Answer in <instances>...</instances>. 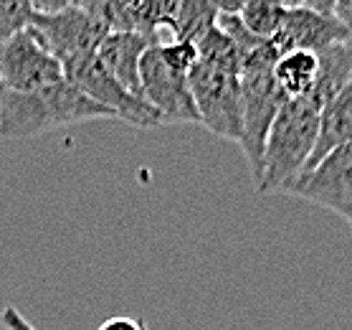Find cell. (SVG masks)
I'll return each mask as SVG.
<instances>
[{
  "instance_id": "obj_13",
  "label": "cell",
  "mask_w": 352,
  "mask_h": 330,
  "mask_svg": "<svg viewBox=\"0 0 352 330\" xmlns=\"http://www.w3.org/2000/svg\"><path fill=\"white\" fill-rule=\"evenodd\" d=\"M350 76H352L350 41L317 51V79H314V87H312V92L307 94V99L314 102V105L322 110V107L327 105V102H332L340 92L352 87Z\"/></svg>"
},
{
  "instance_id": "obj_6",
  "label": "cell",
  "mask_w": 352,
  "mask_h": 330,
  "mask_svg": "<svg viewBox=\"0 0 352 330\" xmlns=\"http://www.w3.org/2000/svg\"><path fill=\"white\" fill-rule=\"evenodd\" d=\"M61 79H64V72L58 59L48 54L31 28L0 43V89L33 92Z\"/></svg>"
},
{
  "instance_id": "obj_1",
  "label": "cell",
  "mask_w": 352,
  "mask_h": 330,
  "mask_svg": "<svg viewBox=\"0 0 352 330\" xmlns=\"http://www.w3.org/2000/svg\"><path fill=\"white\" fill-rule=\"evenodd\" d=\"M107 117L112 120L114 114L66 79L33 92L0 89V137L8 140L36 137L48 130Z\"/></svg>"
},
{
  "instance_id": "obj_2",
  "label": "cell",
  "mask_w": 352,
  "mask_h": 330,
  "mask_svg": "<svg viewBox=\"0 0 352 330\" xmlns=\"http://www.w3.org/2000/svg\"><path fill=\"white\" fill-rule=\"evenodd\" d=\"M320 107L302 99H284L274 117L261 155V194H287L289 185L305 173L317 137Z\"/></svg>"
},
{
  "instance_id": "obj_12",
  "label": "cell",
  "mask_w": 352,
  "mask_h": 330,
  "mask_svg": "<svg viewBox=\"0 0 352 330\" xmlns=\"http://www.w3.org/2000/svg\"><path fill=\"white\" fill-rule=\"evenodd\" d=\"M350 137H352V87H347L332 102H327L320 110L317 137H314V147L305 165V173L309 168H314L324 155H329L337 147L347 145Z\"/></svg>"
},
{
  "instance_id": "obj_7",
  "label": "cell",
  "mask_w": 352,
  "mask_h": 330,
  "mask_svg": "<svg viewBox=\"0 0 352 330\" xmlns=\"http://www.w3.org/2000/svg\"><path fill=\"white\" fill-rule=\"evenodd\" d=\"M289 196L329 209L352 221V145L337 147L289 185Z\"/></svg>"
},
{
  "instance_id": "obj_18",
  "label": "cell",
  "mask_w": 352,
  "mask_h": 330,
  "mask_svg": "<svg viewBox=\"0 0 352 330\" xmlns=\"http://www.w3.org/2000/svg\"><path fill=\"white\" fill-rule=\"evenodd\" d=\"M177 3L180 0H142L132 18V28L144 36H157L162 28H173L177 16Z\"/></svg>"
},
{
  "instance_id": "obj_4",
  "label": "cell",
  "mask_w": 352,
  "mask_h": 330,
  "mask_svg": "<svg viewBox=\"0 0 352 330\" xmlns=\"http://www.w3.org/2000/svg\"><path fill=\"white\" fill-rule=\"evenodd\" d=\"M192 107L198 114V125L223 137L241 140V84L236 74L221 72L208 64H195L188 74Z\"/></svg>"
},
{
  "instance_id": "obj_9",
  "label": "cell",
  "mask_w": 352,
  "mask_h": 330,
  "mask_svg": "<svg viewBox=\"0 0 352 330\" xmlns=\"http://www.w3.org/2000/svg\"><path fill=\"white\" fill-rule=\"evenodd\" d=\"M28 28L58 61L96 51L102 39L109 33L94 16H89L87 10L76 8L72 3L56 13H33Z\"/></svg>"
},
{
  "instance_id": "obj_5",
  "label": "cell",
  "mask_w": 352,
  "mask_h": 330,
  "mask_svg": "<svg viewBox=\"0 0 352 330\" xmlns=\"http://www.w3.org/2000/svg\"><path fill=\"white\" fill-rule=\"evenodd\" d=\"M241 140L243 155L248 161L254 181H261V155H264V143L269 135L274 117L279 112L284 94L279 92L272 72H251L241 74Z\"/></svg>"
},
{
  "instance_id": "obj_21",
  "label": "cell",
  "mask_w": 352,
  "mask_h": 330,
  "mask_svg": "<svg viewBox=\"0 0 352 330\" xmlns=\"http://www.w3.org/2000/svg\"><path fill=\"white\" fill-rule=\"evenodd\" d=\"M248 3H258V0H213L218 13H231V16H239L241 8H246ZM266 3H276V6H284V8L299 6V0H266Z\"/></svg>"
},
{
  "instance_id": "obj_19",
  "label": "cell",
  "mask_w": 352,
  "mask_h": 330,
  "mask_svg": "<svg viewBox=\"0 0 352 330\" xmlns=\"http://www.w3.org/2000/svg\"><path fill=\"white\" fill-rule=\"evenodd\" d=\"M31 0H0V43L31 25Z\"/></svg>"
},
{
  "instance_id": "obj_3",
  "label": "cell",
  "mask_w": 352,
  "mask_h": 330,
  "mask_svg": "<svg viewBox=\"0 0 352 330\" xmlns=\"http://www.w3.org/2000/svg\"><path fill=\"white\" fill-rule=\"evenodd\" d=\"M58 64H61L66 81H72L74 87L81 89L87 97L94 99L96 105L107 107L117 120H124L135 127H157V125H162L160 114L155 112L144 99L129 94L127 89H122L112 79V74L107 72L102 61L96 59V51L76 54V56H69Z\"/></svg>"
},
{
  "instance_id": "obj_15",
  "label": "cell",
  "mask_w": 352,
  "mask_h": 330,
  "mask_svg": "<svg viewBox=\"0 0 352 330\" xmlns=\"http://www.w3.org/2000/svg\"><path fill=\"white\" fill-rule=\"evenodd\" d=\"M216 18L218 10L213 6V0H180L175 23H173L170 33H173V39L195 43L208 28L216 25Z\"/></svg>"
},
{
  "instance_id": "obj_8",
  "label": "cell",
  "mask_w": 352,
  "mask_h": 330,
  "mask_svg": "<svg viewBox=\"0 0 352 330\" xmlns=\"http://www.w3.org/2000/svg\"><path fill=\"white\" fill-rule=\"evenodd\" d=\"M160 36L144 49L140 59V92L142 99L160 114L162 125H175V122H195L198 114L192 107L190 89H188V76L173 72L165 66L157 51Z\"/></svg>"
},
{
  "instance_id": "obj_17",
  "label": "cell",
  "mask_w": 352,
  "mask_h": 330,
  "mask_svg": "<svg viewBox=\"0 0 352 330\" xmlns=\"http://www.w3.org/2000/svg\"><path fill=\"white\" fill-rule=\"evenodd\" d=\"M284 16H287V8H284V6L258 0V3H248L246 8H241L239 21L243 23V28H246L251 36L272 41L274 36L279 33L281 23H284Z\"/></svg>"
},
{
  "instance_id": "obj_16",
  "label": "cell",
  "mask_w": 352,
  "mask_h": 330,
  "mask_svg": "<svg viewBox=\"0 0 352 330\" xmlns=\"http://www.w3.org/2000/svg\"><path fill=\"white\" fill-rule=\"evenodd\" d=\"M195 51H198L200 64H208L213 69H221V72L239 76V49L218 25L208 28L195 41Z\"/></svg>"
},
{
  "instance_id": "obj_22",
  "label": "cell",
  "mask_w": 352,
  "mask_h": 330,
  "mask_svg": "<svg viewBox=\"0 0 352 330\" xmlns=\"http://www.w3.org/2000/svg\"><path fill=\"white\" fill-rule=\"evenodd\" d=\"M96 330H147L144 322L140 318H127V315H114V318H107Z\"/></svg>"
},
{
  "instance_id": "obj_24",
  "label": "cell",
  "mask_w": 352,
  "mask_h": 330,
  "mask_svg": "<svg viewBox=\"0 0 352 330\" xmlns=\"http://www.w3.org/2000/svg\"><path fill=\"white\" fill-rule=\"evenodd\" d=\"M122 3V8H124V13H127V18H129V25H132V18H135V13H137V8L142 6V0H120ZM135 31V28H132Z\"/></svg>"
},
{
  "instance_id": "obj_23",
  "label": "cell",
  "mask_w": 352,
  "mask_h": 330,
  "mask_svg": "<svg viewBox=\"0 0 352 330\" xmlns=\"http://www.w3.org/2000/svg\"><path fill=\"white\" fill-rule=\"evenodd\" d=\"M3 322H6L8 330H36L23 315L18 313L16 307H6V310H3Z\"/></svg>"
},
{
  "instance_id": "obj_10",
  "label": "cell",
  "mask_w": 352,
  "mask_h": 330,
  "mask_svg": "<svg viewBox=\"0 0 352 330\" xmlns=\"http://www.w3.org/2000/svg\"><path fill=\"white\" fill-rule=\"evenodd\" d=\"M350 41V28L340 23L335 16L320 13V10L305 8V6H292L287 8L284 23L279 33L272 39L279 54L287 51H317L335 46V43H347Z\"/></svg>"
},
{
  "instance_id": "obj_11",
  "label": "cell",
  "mask_w": 352,
  "mask_h": 330,
  "mask_svg": "<svg viewBox=\"0 0 352 330\" xmlns=\"http://www.w3.org/2000/svg\"><path fill=\"white\" fill-rule=\"evenodd\" d=\"M157 36H144L137 31H114L107 33L99 49H96V59L102 61L107 72L112 74V79L120 84L122 89H127L129 94L142 99L140 92V59H142L144 49L153 43Z\"/></svg>"
},
{
  "instance_id": "obj_14",
  "label": "cell",
  "mask_w": 352,
  "mask_h": 330,
  "mask_svg": "<svg viewBox=\"0 0 352 330\" xmlns=\"http://www.w3.org/2000/svg\"><path fill=\"white\" fill-rule=\"evenodd\" d=\"M317 79V54L312 51H287L274 64V81L284 99L307 97Z\"/></svg>"
},
{
  "instance_id": "obj_20",
  "label": "cell",
  "mask_w": 352,
  "mask_h": 330,
  "mask_svg": "<svg viewBox=\"0 0 352 330\" xmlns=\"http://www.w3.org/2000/svg\"><path fill=\"white\" fill-rule=\"evenodd\" d=\"M157 51H160V59L165 61V66L183 74V76H188L192 66L198 64V51H195V43H190V41H157Z\"/></svg>"
}]
</instances>
